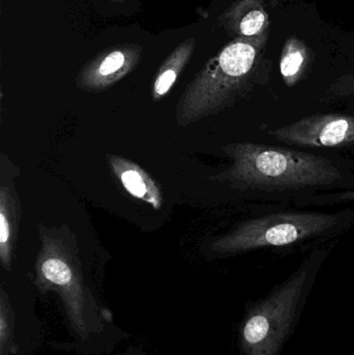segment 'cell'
I'll use <instances>...</instances> for the list:
<instances>
[{
	"label": "cell",
	"mask_w": 354,
	"mask_h": 355,
	"mask_svg": "<svg viewBox=\"0 0 354 355\" xmlns=\"http://www.w3.org/2000/svg\"><path fill=\"white\" fill-rule=\"evenodd\" d=\"M353 202H354V190H340V191L326 192V193L299 198L294 200L293 204L299 207L330 206V205L347 204Z\"/></svg>",
	"instance_id": "14"
},
{
	"label": "cell",
	"mask_w": 354,
	"mask_h": 355,
	"mask_svg": "<svg viewBox=\"0 0 354 355\" xmlns=\"http://www.w3.org/2000/svg\"><path fill=\"white\" fill-rule=\"evenodd\" d=\"M224 151L232 164L215 180L239 191L293 202L316 194L354 190V162L338 156L255 143L230 144Z\"/></svg>",
	"instance_id": "1"
},
{
	"label": "cell",
	"mask_w": 354,
	"mask_h": 355,
	"mask_svg": "<svg viewBox=\"0 0 354 355\" xmlns=\"http://www.w3.org/2000/svg\"><path fill=\"white\" fill-rule=\"evenodd\" d=\"M108 1L116 2V3H123V2L126 1V0H108Z\"/></svg>",
	"instance_id": "16"
},
{
	"label": "cell",
	"mask_w": 354,
	"mask_h": 355,
	"mask_svg": "<svg viewBox=\"0 0 354 355\" xmlns=\"http://www.w3.org/2000/svg\"><path fill=\"white\" fill-rule=\"evenodd\" d=\"M224 24L232 31L245 35L253 37L258 35L265 24V14L258 8L245 10L242 3L237 4L222 15Z\"/></svg>",
	"instance_id": "12"
},
{
	"label": "cell",
	"mask_w": 354,
	"mask_h": 355,
	"mask_svg": "<svg viewBox=\"0 0 354 355\" xmlns=\"http://www.w3.org/2000/svg\"><path fill=\"white\" fill-rule=\"evenodd\" d=\"M109 355H148L147 352L141 347H137V346H131V347L127 348L126 350L118 352V354H112Z\"/></svg>",
	"instance_id": "15"
},
{
	"label": "cell",
	"mask_w": 354,
	"mask_h": 355,
	"mask_svg": "<svg viewBox=\"0 0 354 355\" xmlns=\"http://www.w3.org/2000/svg\"><path fill=\"white\" fill-rule=\"evenodd\" d=\"M109 164L112 172L131 196L145 200L156 210L160 209L162 196L159 187L143 168L120 156H110Z\"/></svg>",
	"instance_id": "9"
},
{
	"label": "cell",
	"mask_w": 354,
	"mask_h": 355,
	"mask_svg": "<svg viewBox=\"0 0 354 355\" xmlns=\"http://www.w3.org/2000/svg\"><path fill=\"white\" fill-rule=\"evenodd\" d=\"M353 225V209L276 211L238 223L212 242L211 250L220 256H236L264 248L303 245L337 237Z\"/></svg>",
	"instance_id": "4"
},
{
	"label": "cell",
	"mask_w": 354,
	"mask_h": 355,
	"mask_svg": "<svg viewBox=\"0 0 354 355\" xmlns=\"http://www.w3.org/2000/svg\"><path fill=\"white\" fill-rule=\"evenodd\" d=\"M270 135L280 143L295 148H340L354 145V116L322 114L306 116L278 127Z\"/></svg>",
	"instance_id": "6"
},
{
	"label": "cell",
	"mask_w": 354,
	"mask_h": 355,
	"mask_svg": "<svg viewBox=\"0 0 354 355\" xmlns=\"http://www.w3.org/2000/svg\"><path fill=\"white\" fill-rule=\"evenodd\" d=\"M43 342L42 322L33 306L0 290V355H33Z\"/></svg>",
	"instance_id": "7"
},
{
	"label": "cell",
	"mask_w": 354,
	"mask_h": 355,
	"mask_svg": "<svg viewBox=\"0 0 354 355\" xmlns=\"http://www.w3.org/2000/svg\"><path fill=\"white\" fill-rule=\"evenodd\" d=\"M195 50V39L188 37L181 42L172 53L166 58L158 70L153 87V99H161L172 89L179 75L188 64Z\"/></svg>",
	"instance_id": "10"
},
{
	"label": "cell",
	"mask_w": 354,
	"mask_h": 355,
	"mask_svg": "<svg viewBox=\"0 0 354 355\" xmlns=\"http://www.w3.org/2000/svg\"><path fill=\"white\" fill-rule=\"evenodd\" d=\"M17 202L8 188L0 191V260L6 271H12V246L18 233Z\"/></svg>",
	"instance_id": "11"
},
{
	"label": "cell",
	"mask_w": 354,
	"mask_h": 355,
	"mask_svg": "<svg viewBox=\"0 0 354 355\" xmlns=\"http://www.w3.org/2000/svg\"><path fill=\"white\" fill-rule=\"evenodd\" d=\"M143 48L137 44H122L100 52L81 68L77 77L79 89L102 92L132 72L143 58Z\"/></svg>",
	"instance_id": "8"
},
{
	"label": "cell",
	"mask_w": 354,
	"mask_h": 355,
	"mask_svg": "<svg viewBox=\"0 0 354 355\" xmlns=\"http://www.w3.org/2000/svg\"><path fill=\"white\" fill-rule=\"evenodd\" d=\"M256 58V46L242 39L212 58L183 93L177 107L179 124L195 122L232 104L245 91Z\"/></svg>",
	"instance_id": "5"
},
{
	"label": "cell",
	"mask_w": 354,
	"mask_h": 355,
	"mask_svg": "<svg viewBox=\"0 0 354 355\" xmlns=\"http://www.w3.org/2000/svg\"><path fill=\"white\" fill-rule=\"evenodd\" d=\"M316 248L265 297L249 302L239 323L240 355H280L294 333L316 277L328 258Z\"/></svg>",
	"instance_id": "3"
},
{
	"label": "cell",
	"mask_w": 354,
	"mask_h": 355,
	"mask_svg": "<svg viewBox=\"0 0 354 355\" xmlns=\"http://www.w3.org/2000/svg\"><path fill=\"white\" fill-rule=\"evenodd\" d=\"M41 239L33 283L39 296L55 293L60 298L71 337L69 347L77 355L112 354L126 339V331L96 295L70 248L45 234Z\"/></svg>",
	"instance_id": "2"
},
{
	"label": "cell",
	"mask_w": 354,
	"mask_h": 355,
	"mask_svg": "<svg viewBox=\"0 0 354 355\" xmlns=\"http://www.w3.org/2000/svg\"><path fill=\"white\" fill-rule=\"evenodd\" d=\"M305 62V52L301 48L290 45L281 60V73L287 85H293L299 79Z\"/></svg>",
	"instance_id": "13"
}]
</instances>
